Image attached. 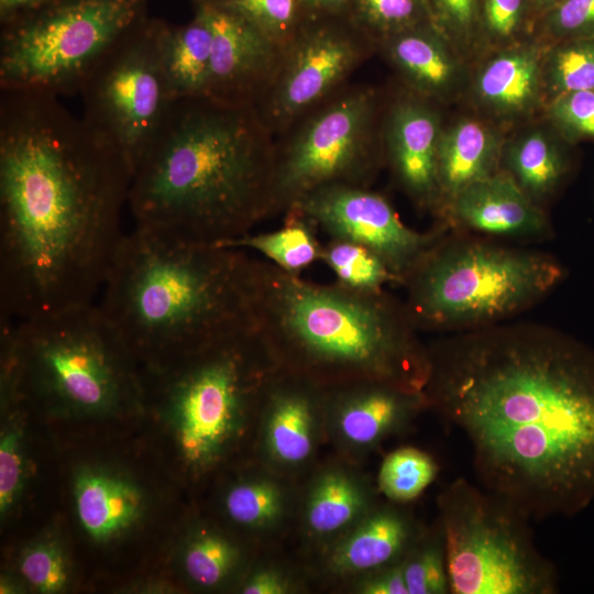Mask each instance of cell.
Segmentation results:
<instances>
[{
	"mask_svg": "<svg viewBox=\"0 0 594 594\" xmlns=\"http://www.w3.org/2000/svg\"><path fill=\"white\" fill-rule=\"evenodd\" d=\"M422 528L395 505L374 506L333 549L329 565L339 574L370 573L400 562Z\"/></svg>",
	"mask_w": 594,
	"mask_h": 594,
	"instance_id": "obj_23",
	"label": "cell"
},
{
	"mask_svg": "<svg viewBox=\"0 0 594 594\" xmlns=\"http://www.w3.org/2000/svg\"><path fill=\"white\" fill-rule=\"evenodd\" d=\"M428 349V408L463 435L481 486L531 519L594 501L592 349L536 322L454 332Z\"/></svg>",
	"mask_w": 594,
	"mask_h": 594,
	"instance_id": "obj_1",
	"label": "cell"
},
{
	"mask_svg": "<svg viewBox=\"0 0 594 594\" xmlns=\"http://www.w3.org/2000/svg\"><path fill=\"white\" fill-rule=\"evenodd\" d=\"M257 258L133 227L98 302L133 355L178 358L254 327Z\"/></svg>",
	"mask_w": 594,
	"mask_h": 594,
	"instance_id": "obj_5",
	"label": "cell"
},
{
	"mask_svg": "<svg viewBox=\"0 0 594 594\" xmlns=\"http://www.w3.org/2000/svg\"><path fill=\"white\" fill-rule=\"evenodd\" d=\"M531 36L543 43L594 37V0H560L535 20Z\"/></svg>",
	"mask_w": 594,
	"mask_h": 594,
	"instance_id": "obj_38",
	"label": "cell"
},
{
	"mask_svg": "<svg viewBox=\"0 0 594 594\" xmlns=\"http://www.w3.org/2000/svg\"><path fill=\"white\" fill-rule=\"evenodd\" d=\"M147 0H46L2 23L0 90L79 95L86 79L128 31Z\"/></svg>",
	"mask_w": 594,
	"mask_h": 594,
	"instance_id": "obj_8",
	"label": "cell"
},
{
	"mask_svg": "<svg viewBox=\"0 0 594 594\" xmlns=\"http://www.w3.org/2000/svg\"><path fill=\"white\" fill-rule=\"evenodd\" d=\"M504 141L496 128L480 119L465 117L443 125L437 162L439 218L463 189L502 169Z\"/></svg>",
	"mask_w": 594,
	"mask_h": 594,
	"instance_id": "obj_22",
	"label": "cell"
},
{
	"mask_svg": "<svg viewBox=\"0 0 594 594\" xmlns=\"http://www.w3.org/2000/svg\"><path fill=\"white\" fill-rule=\"evenodd\" d=\"M284 215L283 226L277 230L249 232L219 244L256 252L280 270L299 275L311 264L320 262L322 243L317 238V228L307 218L296 211Z\"/></svg>",
	"mask_w": 594,
	"mask_h": 594,
	"instance_id": "obj_28",
	"label": "cell"
},
{
	"mask_svg": "<svg viewBox=\"0 0 594 594\" xmlns=\"http://www.w3.org/2000/svg\"><path fill=\"white\" fill-rule=\"evenodd\" d=\"M551 125L568 142L594 138V89L560 95L547 102Z\"/></svg>",
	"mask_w": 594,
	"mask_h": 594,
	"instance_id": "obj_40",
	"label": "cell"
},
{
	"mask_svg": "<svg viewBox=\"0 0 594 594\" xmlns=\"http://www.w3.org/2000/svg\"><path fill=\"white\" fill-rule=\"evenodd\" d=\"M0 326L18 377L44 398L101 411L132 397L133 353L98 302Z\"/></svg>",
	"mask_w": 594,
	"mask_h": 594,
	"instance_id": "obj_7",
	"label": "cell"
},
{
	"mask_svg": "<svg viewBox=\"0 0 594 594\" xmlns=\"http://www.w3.org/2000/svg\"><path fill=\"white\" fill-rule=\"evenodd\" d=\"M360 592L365 594H408L402 561L367 573Z\"/></svg>",
	"mask_w": 594,
	"mask_h": 594,
	"instance_id": "obj_43",
	"label": "cell"
},
{
	"mask_svg": "<svg viewBox=\"0 0 594 594\" xmlns=\"http://www.w3.org/2000/svg\"><path fill=\"white\" fill-rule=\"evenodd\" d=\"M446 228H459L490 238L537 240L551 229L541 206L501 169L463 189L441 216Z\"/></svg>",
	"mask_w": 594,
	"mask_h": 594,
	"instance_id": "obj_18",
	"label": "cell"
},
{
	"mask_svg": "<svg viewBox=\"0 0 594 594\" xmlns=\"http://www.w3.org/2000/svg\"><path fill=\"white\" fill-rule=\"evenodd\" d=\"M560 0H530L537 16ZM536 16V18H537Z\"/></svg>",
	"mask_w": 594,
	"mask_h": 594,
	"instance_id": "obj_47",
	"label": "cell"
},
{
	"mask_svg": "<svg viewBox=\"0 0 594 594\" xmlns=\"http://www.w3.org/2000/svg\"><path fill=\"white\" fill-rule=\"evenodd\" d=\"M324 388L279 369L263 399V444L271 462L295 469L312 455L323 419Z\"/></svg>",
	"mask_w": 594,
	"mask_h": 594,
	"instance_id": "obj_19",
	"label": "cell"
},
{
	"mask_svg": "<svg viewBox=\"0 0 594 594\" xmlns=\"http://www.w3.org/2000/svg\"><path fill=\"white\" fill-rule=\"evenodd\" d=\"M546 101L594 89V37L546 43L542 61Z\"/></svg>",
	"mask_w": 594,
	"mask_h": 594,
	"instance_id": "obj_29",
	"label": "cell"
},
{
	"mask_svg": "<svg viewBox=\"0 0 594 594\" xmlns=\"http://www.w3.org/2000/svg\"><path fill=\"white\" fill-rule=\"evenodd\" d=\"M536 16L530 0H481L479 45L497 50L527 38Z\"/></svg>",
	"mask_w": 594,
	"mask_h": 594,
	"instance_id": "obj_35",
	"label": "cell"
},
{
	"mask_svg": "<svg viewBox=\"0 0 594 594\" xmlns=\"http://www.w3.org/2000/svg\"><path fill=\"white\" fill-rule=\"evenodd\" d=\"M378 92L344 87L275 140L273 212L332 185L370 187L385 163Z\"/></svg>",
	"mask_w": 594,
	"mask_h": 594,
	"instance_id": "obj_11",
	"label": "cell"
},
{
	"mask_svg": "<svg viewBox=\"0 0 594 594\" xmlns=\"http://www.w3.org/2000/svg\"><path fill=\"white\" fill-rule=\"evenodd\" d=\"M289 581L278 571L265 569L254 573L242 587L245 594H284L289 592Z\"/></svg>",
	"mask_w": 594,
	"mask_h": 594,
	"instance_id": "obj_44",
	"label": "cell"
},
{
	"mask_svg": "<svg viewBox=\"0 0 594 594\" xmlns=\"http://www.w3.org/2000/svg\"><path fill=\"white\" fill-rule=\"evenodd\" d=\"M238 560V548L230 540L213 531H202L188 543L184 566L197 585L213 587L228 579Z\"/></svg>",
	"mask_w": 594,
	"mask_h": 594,
	"instance_id": "obj_36",
	"label": "cell"
},
{
	"mask_svg": "<svg viewBox=\"0 0 594 594\" xmlns=\"http://www.w3.org/2000/svg\"><path fill=\"white\" fill-rule=\"evenodd\" d=\"M408 594H450L444 536L439 519L422 528L402 560Z\"/></svg>",
	"mask_w": 594,
	"mask_h": 594,
	"instance_id": "obj_32",
	"label": "cell"
},
{
	"mask_svg": "<svg viewBox=\"0 0 594 594\" xmlns=\"http://www.w3.org/2000/svg\"><path fill=\"white\" fill-rule=\"evenodd\" d=\"M208 16L212 43L207 98L255 107L270 86L283 48L222 0H197Z\"/></svg>",
	"mask_w": 594,
	"mask_h": 594,
	"instance_id": "obj_15",
	"label": "cell"
},
{
	"mask_svg": "<svg viewBox=\"0 0 594 594\" xmlns=\"http://www.w3.org/2000/svg\"><path fill=\"white\" fill-rule=\"evenodd\" d=\"M428 408L425 392L362 381L324 388L323 419L336 440L353 451H366L403 431Z\"/></svg>",
	"mask_w": 594,
	"mask_h": 594,
	"instance_id": "obj_17",
	"label": "cell"
},
{
	"mask_svg": "<svg viewBox=\"0 0 594 594\" xmlns=\"http://www.w3.org/2000/svg\"><path fill=\"white\" fill-rule=\"evenodd\" d=\"M23 475L19 436L14 430L2 435L0 441V510L4 513L13 503Z\"/></svg>",
	"mask_w": 594,
	"mask_h": 594,
	"instance_id": "obj_42",
	"label": "cell"
},
{
	"mask_svg": "<svg viewBox=\"0 0 594 594\" xmlns=\"http://www.w3.org/2000/svg\"><path fill=\"white\" fill-rule=\"evenodd\" d=\"M376 46L407 90L433 103L453 98L464 82L463 56L432 22L386 36Z\"/></svg>",
	"mask_w": 594,
	"mask_h": 594,
	"instance_id": "obj_21",
	"label": "cell"
},
{
	"mask_svg": "<svg viewBox=\"0 0 594 594\" xmlns=\"http://www.w3.org/2000/svg\"><path fill=\"white\" fill-rule=\"evenodd\" d=\"M451 594H556L554 564L538 549L530 517L459 477L438 497Z\"/></svg>",
	"mask_w": 594,
	"mask_h": 594,
	"instance_id": "obj_10",
	"label": "cell"
},
{
	"mask_svg": "<svg viewBox=\"0 0 594 594\" xmlns=\"http://www.w3.org/2000/svg\"><path fill=\"white\" fill-rule=\"evenodd\" d=\"M212 34L204 8L184 25H167L163 66L173 100L206 97L211 63Z\"/></svg>",
	"mask_w": 594,
	"mask_h": 594,
	"instance_id": "obj_26",
	"label": "cell"
},
{
	"mask_svg": "<svg viewBox=\"0 0 594 594\" xmlns=\"http://www.w3.org/2000/svg\"><path fill=\"white\" fill-rule=\"evenodd\" d=\"M20 571L34 588L44 593L58 592L68 578L62 552L48 543L29 548L21 558Z\"/></svg>",
	"mask_w": 594,
	"mask_h": 594,
	"instance_id": "obj_41",
	"label": "cell"
},
{
	"mask_svg": "<svg viewBox=\"0 0 594 594\" xmlns=\"http://www.w3.org/2000/svg\"><path fill=\"white\" fill-rule=\"evenodd\" d=\"M438 464L427 452L404 447L391 452L382 462L377 485L393 503H409L431 485L438 474Z\"/></svg>",
	"mask_w": 594,
	"mask_h": 594,
	"instance_id": "obj_33",
	"label": "cell"
},
{
	"mask_svg": "<svg viewBox=\"0 0 594 594\" xmlns=\"http://www.w3.org/2000/svg\"><path fill=\"white\" fill-rule=\"evenodd\" d=\"M283 50L309 19L301 0H222Z\"/></svg>",
	"mask_w": 594,
	"mask_h": 594,
	"instance_id": "obj_37",
	"label": "cell"
},
{
	"mask_svg": "<svg viewBox=\"0 0 594 594\" xmlns=\"http://www.w3.org/2000/svg\"><path fill=\"white\" fill-rule=\"evenodd\" d=\"M442 129L433 102L408 90L383 113L385 163L409 199L432 212L438 204L437 162Z\"/></svg>",
	"mask_w": 594,
	"mask_h": 594,
	"instance_id": "obj_16",
	"label": "cell"
},
{
	"mask_svg": "<svg viewBox=\"0 0 594 594\" xmlns=\"http://www.w3.org/2000/svg\"><path fill=\"white\" fill-rule=\"evenodd\" d=\"M320 262L334 274L336 282L360 292L377 293L398 279L367 248L345 240L329 239L322 244Z\"/></svg>",
	"mask_w": 594,
	"mask_h": 594,
	"instance_id": "obj_31",
	"label": "cell"
},
{
	"mask_svg": "<svg viewBox=\"0 0 594 594\" xmlns=\"http://www.w3.org/2000/svg\"><path fill=\"white\" fill-rule=\"evenodd\" d=\"M531 127L504 141L501 168L541 206L570 173L571 160L560 133L551 125Z\"/></svg>",
	"mask_w": 594,
	"mask_h": 594,
	"instance_id": "obj_24",
	"label": "cell"
},
{
	"mask_svg": "<svg viewBox=\"0 0 594 594\" xmlns=\"http://www.w3.org/2000/svg\"><path fill=\"white\" fill-rule=\"evenodd\" d=\"M254 327L278 366L322 388L376 381L422 392L430 374L404 301L318 284L257 258Z\"/></svg>",
	"mask_w": 594,
	"mask_h": 594,
	"instance_id": "obj_4",
	"label": "cell"
},
{
	"mask_svg": "<svg viewBox=\"0 0 594 594\" xmlns=\"http://www.w3.org/2000/svg\"><path fill=\"white\" fill-rule=\"evenodd\" d=\"M275 138L254 107L174 100L136 165L134 227L223 243L274 216Z\"/></svg>",
	"mask_w": 594,
	"mask_h": 594,
	"instance_id": "obj_3",
	"label": "cell"
},
{
	"mask_svg": "<svg viewBox=\"0 0 594 594\" xmlns=\"http://www.w3.org/2000/svg\"><path fill=\"white\" fill-rule=\"evenodd\" d=\"M431 22L464 57L479 46L481 0H425Z\"/></svg>",
	"mask_w": 594,
	"mask_h": 594,
	"instance_id": "obj_39",
	"label": "cell"
},
{
	"mask_svg": "<svg viewBox=\"0 0 594 594\" xmlns=\"http://www.w3.org/2000/svg\"><path fill=\"white\" fill-rule=\"evenodd\" d=\"M546 43L534 36L494 50L471 81L474 103L491 118L512 122L532 116L546 101L542 61Z\"/></svg>",
	"mask_w": 594,
	"mask_h": 594,
	"instance_id": "obj_20",
	"label": "cell"
},
{
	"mask_svg": "<svg viewBox=\"0 0 594 594\" xmlns=\"http://www.w3.org/2000/svg\"><path fill=\"white\" fill-rule=\"evenodd\" d=\"M309 16L349 18L351 0H301Z\"/></svg>",
	"mask_w": 594,
	"mask_h": 594,
	"instance_id": "obj_45",
	"label": "cell"
},
{
	"mask_svg": "<svg viewBox=\"0 0 594 594\" xmlns=\"http://www.w3.org/2000/svg\"><path fill=\"white\" fill-rule=\"evenodd\" d=\"M78 519L97 540L116 537L139 518L142 497L129 481L102 472L85 471L75 482Z\"/></svg>",
	"mask_w": 594,
	"mask_h": 594,
	"instance_id": "obj_25",
	"label": "cell"
},
{
	"mask_svg": "<svg viewBox=\"0 0 594 594\" xmlns=\"http://www.w3.org/2000/svg\"><path fill=\"white\" fill-rule=\"evenodd\" d=\"M132 173L58 97L0 90V309L94 302L124 235Z\"/></svg>",
	"mask_w": 594,
	"mask_h": 594,
	"instance_id": "obj_2",
	"label": "cell"
},
{
	"mask_svg": "<svg viewBox=\"0 0 594 594\" xmlns=\"http://www.w3.org/2000/svg\"><path fill=\"white\" fill-rule=\"evenodd\" d=\"M564 274L544 252L447 231L404 280V304L418 330H475L535 306Z\"/></svg>",
	"mask_w": 594,
	"mask_h": 594,
	"instance_id": "obj_6",
	"label": "cell"
},
{
	"mask_svg": "<svg viewBox=\"0 0 594 594\" xmlns=\"http://www.w3.org/2000/svg\"><path fill=\"white\" fill-rule=\"evenodd\" d=\"M288 211L307 218L329 239L351 241L367 248L386 264L399 285L448 231L444 226L429 232L409 228L384 196L362 186L319 188Z\"/></svg>",
	"mask_w": 594,
	"mask_h": 594,
	"instance_id": "obj_14",
	"label": "cell"
},
{
	"mask_svg": "<svg viewBox=\"0 0 594 594\" xmlns=\"http://www.w3.org/2000/svg\"><path fill=\"white\" fill-rule=\"evenodd\" d=\"M374 506L366 484L342 469L321 473L311 485L304 508L307 531L328 538L352 528Z\"/></svg>",
	"mask_w": 594,
	"mask_h": 594,
	"instance_id": "obj_27",
	"label": "cell"
},
{
	"mask_svg": "<svg viewBox=\"0 0 594 594\" xmlns=\"http://www.w3.org/2000/svg\"><path fill=\"white\" fill-rule=\"evenodd\" d=\"M166 382L184 459L194 466L217 461L248 415L261 408L279 366L255 330L244 329L177 358Z\"/></svg>",
	"mask_w": 594,
	"mask_h": 594,
	"instance_id": "obj_9",
	"label": "cell"
},
{
	"mask_svg": "<svg viewBox=\"0 0 594 594\" xmlns=\"http://www.w3.org/2000/svg\"><path fill=\"white\" fill-rule=\"evenodd\" d=\"M377 48L349 18L308 19L284 47L278 68L255 110L274 138L344 88Z\"/></svg>",
	"mask_w": 594,
	"mask_h": 594,
	"instance_id": "obj_13",
	"label": "cell"
},
{
	"mask_svg": "<svg viewBox=\"0 0 594 594\" xmlns=\"http://www.w3.org/2000/svg\"><path fill=\"white\" fill-rule=\"evenodd\" d=\"M45 1L46 0H0L1 22L30 11Z\"/></svg>",
	"mask_w": 594,
	"mask_h": 594,
	"instance_id": "obj_46",
	"label": "cell"
},
{
	"mask_svg": "<svg viewBox=\"0 0 594 594\" xmlns=\"http://www.w3.org/2000/svg\"><path fill=\"white\" fill-rule=\"evenodd\" d=\"M166 29L142 20L109 48L79 92L82 119L132 175L174 101L163 66Z\"/></svg>",
	"mask_w": 594,
	"mask_h": 594,
	"instance_id": "obj_12",
	"label": "cell"
},
{
	"mask_svg": "<svg viewBox=\"0 0 594 594\" xmlns=\"http://www.w3.org/2000/svg\"><path fill=\"white\" fill-rule=\"evenodd\" d=\"M287 492L271 476L240 482L224 498V509L232 521L257 530L278 526L287 513Z\"/></svg>",
	"mask_w": 594,
	"mask_h": 594,
	"instance_id": "obj_30",
	"label": "cell"
},
{
	"mask_svg": "<svg viewBox=\"0 0 594 594\" xmlns=\"http://www.w3.org/2000/svg\"><path fill=\"white\" fill-rule=\"evenodd\" d=\"M349 19L376 43L403 30L431 22L425 0H351Z\"/></svg>",
	"mask_w": 594,
	"mask_h": 594,
	"instance_id": "obj_34",
	"label": "cell"
}]
</instances>
